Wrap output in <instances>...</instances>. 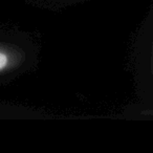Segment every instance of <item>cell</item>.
Segmentation results:
<instances>
[{
  "mask_svg": "<svg viewBox=\"0 0 153 153\" xmlns=\"http://www.w3.org/2000/svg\"><path fill=\"white\" fill-rule=\"evenodd\" d=\"M40 47L26 33L0 27V85L33 70Z\"/></svg>",
  "mask_w": 153,
  "mask_h": 153,
  "instance_id": "obj_1",
  "label": "cell"
},
{
  "mask_svg": "<svg viewBox=\"0 0 153 153\" xmlns=\"http://www.w3.org/2000/svg\"><path fill=\"white\" fill-rule=\"evenodd\" d=\"M34 5L48 11H62L67 7L86 3L90 0H28Z\"/></svg>",
  "mask_w": 153,
  "mask_h": 153,
  "instance_id": "obj_2",
  "label": "cell"
},
{
  "mask_svg": "<svg viewBox=\"0 0 153 153\" xmlns=\"http://www.w3.org/2000/svg\"><path fill=\"white\" fill-rule=\"evenodd\" d=\"M152 72H153V56H152Z\"/></svg>",
  "mask_w": 153,
  "mask_h": 153,
  "instance_id": "obj_3",
  "label": "cell"
}]
</instances>
